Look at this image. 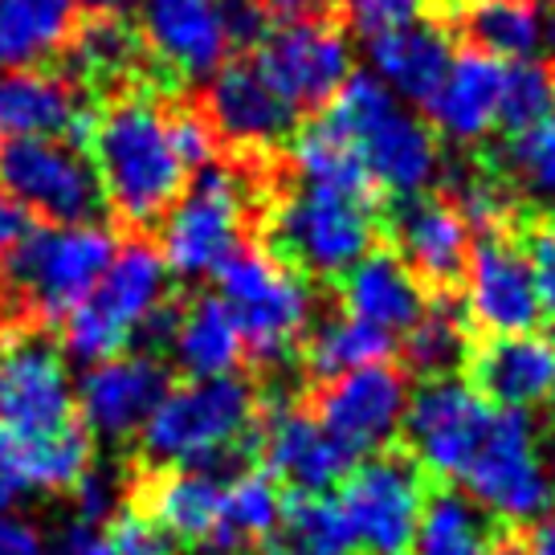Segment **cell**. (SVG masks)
I'll list each match as a JSON object with an SVG mask.
<instances>
[{
  "label": "cell",
  "instance_id": "cell-13",
  "mask_svg": "<svg viewBox=\"0 0 555 555\" xmlns=\"http://www.w3.org/2000/svg\"><path fill=\"white\" fill-rule=\"evenodd\" d=\"M254 62L298 115L314 106H331L335 94L347 87V78L356 74L347 34L323 17L286 21L270 29L261 37Z\"/></svg>",
  "mask_w": 555,
  "mask_h": 555
},
{
  "label": "cell",
  "instance_id": "cell-20",
  "mask_svg": "<svg viewBox=\"0 0 555 555\" xmlns=\"http://www.w3.org/2000/svg\"><path fill=\"white\" fill-rule=\"evenodd\" d=\"M205 119L233 147L245 152H270L295 135L298 111L258 69V62H225L208 78Z\"/></svg>",
  "mask_w": 555,
  "mask_h": 555
},
{
  "label": "cell",
  "instance_id": "cell-35",
  "mask_svg": "<svg viewBox=\"0 0 555 555\" xmlns=\"http://www.w3.org/2000/svg\"><path fill=\"white\" fill-rule=\"evenodd\" d=\"M469 360V319L450 298H429L425 314L404 331V364L425 380L453 376V367Z\"/></svg>",
  "mask_w": 555,
  "mask_h": 555
},
{
  "label": "cell",
  "instance_id": "cell-50",
  "mask_svg": "<svg viewBox=\"0 0 555 555\" xmlns=\"http://www.w3.org/2000/svg\"><path fill=\"white\" fill-rule=\"evenodd\" d=\"M511 555H555V511H547L543 519L531 522V531L519 547H511Z\"/></svg>",
  "mask_w": 555,
  "mask_h": 555
},
{
  "label": "cell",
  "instance_id": "cell-16",
  "mask_svg": "<svg viewBox=\"0 0 555 555\" xmlns=\"http://www.w3.org/2000/svg\"><path fill=\"white\" fill-rule=\"evenodd\" d=\"M74 380L66 351L25 331L0 356V425L17 434H62L74 421Z\"/></svg>",
  "mask_w": 555,
  "mask_h": 555
},
{
  "label": "cell",
  "instance_id": "cell-57",
  "mask_svg": "<svg viewBox=\"0 0 555 555\" xmlns=\"http://www.w3.org/2000/svg\"><path fill=\"white\" fill-rule=\"evenodd\" d=\"M266 555H282V552H274V547H270V552H266Z\"/></svg>",
  "mask_w": 555,
  "mask_h": 555
},
{
  "label": "cell",
  "instance_id": "cell-47",
  "mask_svg": "<svg viewBox=\"0 0 555 555\" xmlns=\"http://www.w3.org/2000/svg\"><path fill=\"white\" fill-rule=\"evenodd\" d=\"M46 555H115L103 527L87 522H69L66 531H57L53 543H46Z\"/></svg>",
  "mask_w": 555,
  "mask_h": 555
},
{
  "label": "cell",
  "instance_id": "cell-58",
  "mask_svg": "<svg viewBox=\"0 0 555 555\" xmlns=\"http://www.w3.org/2000/svg\"><path fill=\"white\" fill-rule=\"evenodd\" d=\"M552 347H555V335H552Z\"/></svg>",
  "mask_w": 555,
  "mask_h": 555
},
{
  "label": "cell",
  "instance_id": "cell-32",
  "mask_svg": "<svg viewBox=\"0 0 555 555\" xmlns=\"http://www.w3.org/2000/svg\"><path fill=\"white\" fill-rule=\"evenodd\" d=\"M286 499L266 469H237L225 478V499H221V531L208 555H242L254 543L278 535Z\"/></svg>",
  "mask_w": 555,
  "mask_h": 555
},
{
  "label": "cell",
  "instance_id": "cell-17",
  "mask_svg": "<svg viewBox=\"0 0 555 555\" xmlns=\"http://www.w3.org/2000/svg\"><path fill=\"white\" fill-rule=\"evenodd\" d=\"M172 384L168 367L147 351H122L103 364H90L82 380L74 384V404L82 416V429L103 441L139 437L147 416L156 413Z\"/></svg>",
  "mask_w": 555,
  "mask_h": 555
},
{
  "label": "cell",
  "instance_id": "cell-29",
  "mask_svg": "<svg viewBox=\"0 0 555 555\" xmlns=\"http://www.w3.org/2000/svg\"><path fill=\"white\" fill-rule=\"evenodd\" d=\"M462 29L474 50L499 57L503 66L543 62L555 53V13L535 0H466Z\"/></svg>",
  "mask_w": 555,
  "mask_h": 555
},
{
  "label": "cell",
  "instance_id": "cell-21",
  "mask_svg": "<svg viewBox=\"0 0 555 555\" xmlns=\"http://www.w3.org/2000/svg\"><path fill=\"white\" fill-rule=\"evenodd\" d=\"M94 115L66 78L46 69H0V139H90Z\"/></svg>",
  "mask_w": 555,
  "mask_h": 555
},
{
  "label": "cell",
  "instance_id": "cell-48",
  "mask_svg": "<svg viewBox=\"0 0 555 555\" xmlns=\"http://www.w3.org/2000/svg\"><path fill=\"white\" fill-rule=\"evenodd\" d=\"M0 555H46V539L29 519L0 515Z\"/></svg>",
  "mask_w": 555,
  "mask_h": 555
},
{
  "label": "cell",
  "instance_id": "cell-34",
  "mask_svg": "<svg viewBox=\"0 0 555 555\" xmlns=\"http://www.w3.org/2000/svg\"><path fill=\"white\" fill-rule=\"evenodd\" d=\"M413 555H511V547H494L490 519L462 490H437L421 511Z\"/></svg>",
  "mask_w": 555,
  "mask_h": 555
},
{
  "label": "cell",
  "instance_id": "cell-52",
  "mask_svg": "<svg viewBox=\"0 0 555 555\" xmlns=\"http://www.w3.org/2000/svg\"><path fill=\"white\" fill-rule=\"evenodd\" d=\"M78 9H87L94 21H122L131 9H139V0H78Z\"/></svg>",
  "mask_w": 555,
  "mask_h": 555
},
{
  "label": "cell",
  "instance_id": "cell-26",
  "mask_svg": "<svg viewBox=\"0 0 555 555\" xmlns=\"http://www.w3.org/2000/svg\"><path fill=\"white\" fill-rule=\"evenodd\" d=\"M453 41L446 29H437L429 21H413L388 34L367 37V62L372 78L397 94L409 106H429L441 78L450 74Z\"/></svg>",
  "mask_w": 555,
  "mask_h": 555
},
{
  "label": "cell",
  "instance_id": "cell-54",
  "mask_svg": "<svg viewBox=\"0 0 555 555\" xmlns=\"http://www.w3.org/2000/svg\"><path fill=\"white\" fill-rule=\"evenodd\" d=\"M13 499H17V490L0 478V515H9V506H13Z\"/></svg>",
  "mask_w": 555,
  "mask_h": 555
},
{
  "label": "cell",
  "instance_id": "cell-4",
  "mask_svg": "<svg viewBox=\"0 0 555 555\" xmlns=\"http://www.w3.org/2000/svg\"><path fill=\"white\" fill-rule=\"evenodd\" d=\"M115 249V233L99 221L34 225L29 237L0 261V291L25 319L62 323L99 286Z\"/></svg>",
  "mask_w": 555,
  "mask_h": 555
},
{
  "label": "cell",
  "instance_id": "cell-31",
  "mask_svg": "<svg viewBox=\"0 0 555 555\" xmlns=\"http://www.w3.org/2000/svg\"><path fill=\"white\" fill-rule=\"evenodd\" d=\"M78 34V0H0V69H37Z\"/></svg>",
  "mask_w": 555,
  "mask_h": 555
},
{
  "label": "cell",
  "instance_id": "cell-19",
  "mask_svg": "<svg viewBox=\"0 0 555 555\" xmlns=\"http://www.w3.org/2000/svg\"><path fill=\"white\" fill-rule=\"evenodd\" d=\"M254 441L261 446L266 474L274 482L291 486V494H327L331 486L347 478V469L356 466L339 441L319 425V416L278 400L270 409H261L258 434Z\"/></svg>",
  "mask_w": 555,
  "mask_h": 555
},
{
  "label": "cell",
  "instance_id": "cell-40",
  "mask_svg": "<svg viewBox=\"0 0 555 555\" xmlns=\"http://www.w3.org/2000/svg\"><path fill=\"white\" fill-rule=\"evenodd\" d=\"M555 115V74L543 62H515L503 78V127L527 131Z\"/></svg>",
  "mask_w": 555,
  "mask_h": 555
},
{
  "label": "cell",
  "instance_id": "cell-36",
  "mask_svg": "<svg viewBox=\"0 0 555 555\" xmlns=\"http://www.w3.org/2000/svg\"><path fill=\"white\" fill-rule=\"evenodd\" d=\"M392 335H384V331L367 327L360 319H331L323 327L311 335V344H307V372H311L314 380H339L347 372H360V367H372V364H388V356H392Z\"/></svg>",
  "mask_w": 555,
  "mask_h": 555
},
{
  "label": "cell",
  "instance_id": "cell-53",
  "mask_svg": "<svg viewBox=\"0 0 555 555\" xmlns=\"http://www.w3.org/2000/svg\"><path fill=\"white\" fill-rule=\"evenodd\" d=\"M543 466H547V486H552V499H555V429L547 437V450H543Z\"/></svg>",
  "mask_w": 555,
  "mask_h": 555
},
{
  "label": "cell",
  "instance_id": "cell-41",
  "mask_svg": "<svg viewBox=\"0 0 555 555\" xmlns=\"http://www.w3.org/2000/svg\"><path fill=\"white\" fill-rule=\"evenodd\" d=\"M515 196H519V192L511 189L503 176L462 172V176H453V192L446 201L466 217L469 229L494 233V229L506 225V217H511V208H515Z\"/></svg>",
  "mask_w": 555,
  "mask_h": 555
},
{
  "label": "cell",
  "instance_id": "cell-43",
  "mask_svg": "<svg viewBox=\"0 0 555 555\" xmlns=\"http://www.w3.org/2000/svg\"><path fill=\"white\" fill-rule=\"evenodd\" d=\"M122 482L111 474V469H94L90 466L82 474V482L74 486V506H78V522L87 527H103L106 519H115L122 506Z\"/></svg>",
  "mask_w": 555,
  "mask_h": 555
},
{
  "label": "cell",
  "instance_id": "cell-55",
  "mask_svg": "<svg viewBox=\"0 0 555 555\" xmlns=\"http://www.w3.org/2000/svg\"><path fill=\"white\" fill-rule=\"evenodd\" d=\"M4 347H9V319L0 314V356H4Z\"/></svg>",
  "mask_w": 555,
  "mask_h": 555
},
{
  "label": "cell",
  "instance_id": "cell-3",
  "mask_svg": "<svg viewBox=\"0 0 555 555\" xmlns=\"http://www.w3.org/2000/svg\"><path fill=\"white\" fill-rule=\"evenodd\" d=\"M258 434V392L242 376L168 388L139 429V450L159 469H212Z\"/></svg>",
  "mask_w": 555,
  "mask_h": 555
},
{
  "label": "cell",
  "instance_id": "cell-11",
  "mask_svg": "<svg viewBox=\"0 0 555 555\" xmlns=\"http://www.w3.org/2000/svg\"><path fill=\"white\" fill-rule=\"evenodd\" d=\"M0 189L46 225H87L106 205L90 156L66 139H4Z\"/></svg>",
  "mask_w": 555,
  "mask_h": 555
},
{
  "label": "cell",
  "instance_id": "cell-30",
  "mask_svg": "<svg viewBox=\"0 0 555 555\" xmlns=\"http://www.w3.org/2000/svg\"><path fill=\"white\" fill-rule=\"evenodd\" d=\"M168 347H172L176 364L189 372V380L237 376L245 360V335L221 295H196L184 311H176V331Z\"/></svg>",
  "mask_w": 555,
  "mask_h": 555
},
{
  "label": "cell",
  "instance_id": "cell-33",
  "mask_svg": "<svg viewBox=\"0 0 555 555\" xmlns=\"http://www.w3.org/2000/svg\"><path fill=\"white\" fill-rule=\"evenodd\" d=\"M291 168H295L298 184H307V189L351 192V196L376 201V189L367 180L364 164L327 115H319L307 131H298L291 139Z\"/></svg>",
  "mask_w": 555,
  "mask_h": 555
},
{
  "label": "cell",
  "instance_id": "cell-24",
  "mask_svg": "<svg viewBox=\"0 0 555 555\" xmlns=\"http://www.w3.org/2000/svg\"><path fill=\"white\" fill-rule=\"evenodd\" d=\"M503 78L506 66L482 50H457L450 74L429 99V127L453 143H482L503 122Z\"/></svg>",
  "mask_w": 555,
  "mask_h": 555
},
{
  "label": "cell",
  "instance_id": "cell-18",
  "mask_svg": "<svg viewBox=\"0 0 555 555\" xmlns=\"http://www.w3.org/2000/svg\"><path fill=\"white\" fill-rule=\"evenodd\" d=\"M139 41L176 78H212L233 50L225 0H139Z\"/></svg>",
  "mask_w": 555,
  "mask_h": 555
},
{
  "label": "cell",
  "instance_id": "cell-7",
  "mask_svg": "<svg viewBox=\"0 0 555 555\" xmlns=\"http://www.w3.org/2000/svg\"><path fill=\"white\" fill-rule=\"evenodd\" d=\"M376 242V201L351 192H286L270 212V249L298 274L344 278Z\"/></svg>",
  "mask_w": 555,
  "mask_h": 555
},
{
  "label": "cell",
  "instance_id": "cell-5",
  "mask_svg": "<svg viewBox=\"0 0 555 555\" xmlns=\"http://www.w3.org/2000/svg\"><path fill=\"white\" fill-rule=\"evenodd\" d=\"M159 307H168V266L159 245L131 237L115 249L99 286L62 319V351L87 367L135 351Z\"/></svg>",
  "mask_w": 555,
  "mask_h": 555
},
{
  "label": "cell",
  "instance_id": "cell-2",
  "mask_svg": "<svg viewBox=\"0 0 555 555\" xmlns=\"http://www.w3.org/2000/svg\"><path fill=\"white\" fill-rule=\"evenodd\" d=\"M323 115L344 131L376 192L413 201L441 180L437 131L372 74H351Z\"/></svg>",
  "mask_w": 555,
  "mask_h": 555
},
{
  "label": "cell",
  "instance_id": "cell-1",
  "mask_svg": "<svg viewBox=\"0 0 555 555\" xmlns=\"http://www.w3.org/2000/svg\"><path fill=\"white\" fill-rule=\"evenodd\" d=\"M87 147L106 205L127 225H156L184 196L189 168L176 152L172 111L152 94H119L103 115H94Z\"/></svg>",
  "mask_w": 555,
  "mask_h": 555
},
{
  "label": "cell",
  "instance_id": "cell-10",
  "mask_svg": "<svg viewBox=\"0 0 555 555\" xmlns=\"http://www.w3.org/2000/svg\"><path fill=\"white\" fill-rule=\"evenodd\" d=\"M457 482L469 503L490 519L511 522V527H531L535 519H543L552 506V486H547L535 421L527 413L499 409L482 450L474 453V462Z\"/></svg>",
  "mask_w": 555,
  "mask_h": 555
},
{
  "label": "cell",
  "instance_id": "cell-6",
  "mask_svg": "<svg viewBox=\"0 0 555 555\" xmlns=\"http://www.w3.org/2000/svg\"><path fill=\"white\" fill-rule=\"evenodd\" d=\"M217 295L245 335V351L274 364L307 335L314 319V291L307 274L278 258L266 245H242L217 270Z\"/></svg>",
  "mask_w": 555,
  "mask_h": 555
},
{
  "label": "cell",
  "instance_id": "cell-27",
  "mask_svg": "<svg viewBox=\"0 0 555 555\" xmlns=\"http://www.w3.org/2000/svg\"><path fill=\"white\" fill-rule=\"evenodd\" d=\"M221 499L225 478L217 469H168L143 494V515L176 543L212 552L221 531Z\"/></svg>",
  "mask_w": 555,
  "mask_h": 555
},
{
  "label": "cell",
  "instance_id": "cell-23",
  "mask_svg": "<svg viewBox=\"0 0 555 555\" xmlns=\"http://www.w3.org/2000/svg\"><path fill=\"white\" fill-rule=\"evenodd\" d=\"M469 384L494 409L531 413L555 400V347L543 335H503L486 339L469 356Z\"/></svg>",
  "mask_w": 555,
  "mask_h": 555
},
{
  "label": "cell",
  "instance_id": "cell-38",
  "mask_svg": "<svg viewBox=\"0 0 555 555\" xmlns=\"http://www.w3.org/2000/svg\"><path fill=\"white\" fill-rule=\"evenodd\" d=\"M503 168L511 176L506 184L543 208L547 221H555V115L506 139Z\"/></svg>",
  "mask_w": 555,
  "mask_h": 555
},
{
  "label": "cell",
  "instance_id": "cell-9",
  "mask_svg": "<svg viewBox=\"0 0 555 555\" xmlns=\"http://www.w3.org/2000/svg\"><path fill=\"white\" fill-rule=\"evenodd\" d=\"M335 503L360 555H409L429 490L409 453L384 450L347 469Z\"/></svg>",
  "mask_w": 555,
  "mask_h": 555
},
{
  "label": "cell",
  "instance_id": "cell-49",
  "mask_svg": "<svg viewBox=\"0 0 555 555\" xmlns=\"http://www.w3.org/2000/svg\"><path fill=\"white\" fill-rule=\"evenodd\" d=\"M29 229H34V217H29L9 192L0 189V261L29 237Z\"/></svg>",
  "mask_w": 555,
  "mask_h": 555
},
{
  "label": "cell",
  "instance_id": "cell-51",
  "mask_svg": "<svg viewBox=\"0 0 555 555\" xmlns=\"http://www.w3.org/2000/svg\"><path fill=\"white\" fill-rule=\"evenodd\" d=\"M331 0H261V9L266 13H278V17L286 21H302V17H314V13H323Z\"/></svg>",
  "mask_w": 555,
  "mask_h": 555
},
{
  "label": "cell",
  "instance_id": "cell-15",
  "mask_svg": "<svg viewBox=\"0 0 555 555\" xmlns=\"http://www.w3.org/2000/svg\"><path fill=\"white\" fill-rule=\"evenodd\" d=\"M462 278H466L462 311L469 327L486 331L490 339L535 335V327L543 323V307H539L527 254L515 237H506L503 229L474 237Z\"/></svg>",
  "mask_w": 555,
  "mask_h": 555
},
{
  "label": "cell",
  "instance_id": "cell-12",
  "mask_svg": "<svg viewBox=\"0 0 555 555\" xmlns=\"http://www.w3.org/2000/svg\"><path fill=\"white\" fill-rule=\"evenodd\" d=\"M494 413L499 409L469 380H457V376L425 380L404 413V437L413 450L409 457L421 466V474L457 482L474 462V453L482 450Z\"/></svg>",
  "mask_w": 555,
  "mask_h": 555
},
{
  "label": "cell",
  "instance_id": "cell-37",
  "mask_svg": "<svg viewBox=\"0 0 555 555\" xmlns=\"http://www.w3.org/2000/svg\"><path fill=\"white\" fill-rule=\"evenodd\" d=\"M274 552L282 555H356L339 503L327 494H291L278 522Z\"/></svg>",
  "mask_w": 555,
  "mask_h": 555
},
{
  "label": "cell",
  "instance_id": "cell-14",
  "mask_svg": "<svg viewBox=\"0 0 555 555\" xmlns=\"http://www.w3.org/2000/svg\"><path fill=\"white\" fill-rule=\"evenodd\" d=\"M409 400V376L397 364H372L323 384L314 397V416L351 462H364L404 434Z\"/></svg>",
  "mask_w": 555,
  "mask_h": 555
},
{
  "label": "cell",
  "instance_id": "cell-22",
  "mask_svg": "<svg viewBox=\"0 0 555 555\" xmlns=\"http://www.w3.org/2000/svg\"><path fill=\"white\" fill-rule=\"evenodd\" d=\"M392 237H397V254L404 258V266L425 286L446 291L466 270L474 229L466 225V217L446 196L425 192L413 201H400L397 217H392Z\"/></svg>",
  "mask_w": 555,
  "mask_h": 555
},
{
  "label": "cell",
  "instance_id": "cell-39",
  "mask_svg": "<svg viewBox=\"0 0 555 555\" xmlns=\"http://www.w3.org/2000/svg\"><path fill=\"white\" fill-rule=\"evenodd\" d=\"M69 66L87 82H122L139 69L143 41L122 21H90L82 34H74Z\"/></svg>",
  "mask_w": 555,
  "mask_h": 555
},
{
  "label": "cell",
  "instance_id": "cell-56",
  "mask_svg": "<svg viewBox=\"0 0 555 555\" xmlns=\"http://www.w3.org/2000/svg\"><path fill=\"white\" fill-rule=\"evenodd\" d=\"M535 4H555V0H535Z\"/></svg>",
  "mask_w": 555,
  "mask_h": 555
},
{
  "label": "cell",
  "instance_id": "cell-25",
  "mask_svg": "<svg viewBox=\"0 0 555 555\" xmlns=\"http://www.w3.org/2000/svg\"><path fill=\"white\" fill-rule=\"evenodd\" d=\"M347 319H360L384 335H404L429 307L425 282L404 266L397 249H372L344 274L339 286Z\"/></svg>",
  "mask_w": 555,
  "mask_h": 555
},
{
  "label": "cell",
  "instance_id": "cell-44",
  "mask_svg": "<svg viewBox=\"0 0 555 555\" xmlns=\"http://www.w3.org/2000/svg\"><path fill=\"white\" fill-rule=\"evenodd\" d=\"M111 552L115 555H172V539L159 531L143 511H119L111 519Z\"/></svg>",
  "mask_w": 555,
  "mask_h": 555
},
{
  "label": "cell",
  "instance_id": "cell-46",
  "mask_svg": "<svg viewBox=\"0 0 555 555\" xmlns=\"http://www.w3.org/2000/svg\"><path fill=\"white\" fill-rule=\"evenodd\" d=\"M519 245L522 254H527L531 278H535L539 307H543V314H555V221L535 225Z\"/></svg>",
  "mask_w": 555,
  "mask_h": 555
},
{
  "label": "cell",
  "instance_id": "cell-45",
  "mask_svg": "<svg viewBox=\"0 0 555 555\" xmlns=\"http://www.w3.org/2000/svg\"><path fill=\"white\" fill-rule=\"evenodd\" d=\"M421 9H425V0H347V17L364 37L413 25L421 21Z\"/></svg>",
  "mask_w": 555,
  "mask_h": 555
},
{
  "label": "cell",
  "instance_id": "cell-8",
  "mask_svg": "<svg viewBox=\"0 0 555 555\" xmlns=\"http://www.w3.org/2000/svg\"><path fill=\"white\" fill-rule=\"evenodd\" d=\"M249 184L233 168L196 172L159 229V258L176 278H212L245 245Z\"/></svg>",
  "mask_w": 555,
  "mask_h": 555
},
{
  "label": "cell",
  "instance_id": "cell-28",
  "mask_svg": "<svg viewBox=\"0 0 555 555\" xmlns=\"http://www.w3.org/2000/svg\"><path fill=\"white\" fill-rule=\"evenodd\" d=\"M90 469V434L69 425L62 434H17L0 425V478L13 490H74Z\"/></svg>",
  "mask_w": 555,
  "mask_h": 555
},
{
  "label": "cell",
  "instance_id": "cell-42",
  "mask_svg": "<svg viewBox=\"0 0 555 555\" xmlns=\"http://www.w3.org/2000/svg\"><path fill=\"white\" fill-rule=\"evenodd\" d=\"M172 139H176V152L184 159L189 172H205L217 164V131L208 127L205 111H172Z\"/></svg>",
  "mask_w": 555,
  "mask_h": 555
}]
</instances>
